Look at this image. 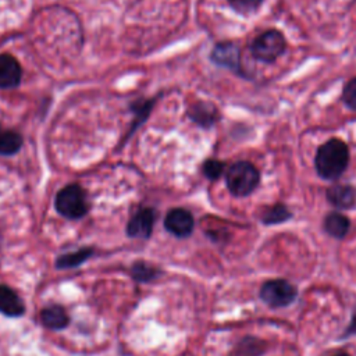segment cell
<instances>
[{
	"instance_id": "cell-5",
	"label": "cell",
	"mask_w": 356,
	"mask_h": 356,
	"mask_svg": "<svg viewBox=\"0 0 356 356\" xmlns=\"http://www.w3.org/2000/svg\"><path fill=\"white\" fill-rule=\"evenodd\" d=\"M296 288L285 280H270L260 289L261 299L273 307H284L296 298Z\"/></svg>"
},
{
	"instance_id": "cell-9",
	"label": "cell",
	"mask_w": 356,
	"mask_h": 356,
	"mask_svg": "<svg viewBox=\"0 0 356 356\" xmlns=\"http://www.w3.org/2000/svg\"><path fill=\"white\" fill-rule=\"evenodd\" d=\"M21 75L19 63L10 54H0V89L17 86Z\"/></svg>"
},
{
	"instance_id": "cell-1",
	"label": "cell",
	"mask_w": 356,
	"mask_h": 356,
	"mask_svg": "<svg viewBox=\"0 0 356 356\" xmlns=\"http://www.w3.org/2000/svg\"><path fill=\"white\" fill-rule=\"evenodd\" d=\"M349 163L348 146L339 139H330L316 154V170L324 179H337L345 172Z\"/></svg>"
},
{
	"instance_id": "cell-3",
	"label": "cell",
	"mask_w": 356,
	"mask_h": 356,
	"mask_svg": "<svg viewBox=\"0 0 356 356\" xmlns=\"http://www.w3.org/2000/svg\"><path fill=\"white\" fill-rule=\"evenodd\" d=\"M57 211L67 218H81L88 211L85 192L79 185L71 184L63 188L56 196Z\"/></svg>"
},
{
	"instance_id": "cell-22",
	"label": "cell",
	"mask_w": 356,
	"mask_h": 356,
	"mask_svg": "<svg viewBox=\"0 0 356 356\" xmlns=\"http://www.w3.org/2000/svg\"><path fill=\"white\" fill-rule=\"evenodd\" d=\"M224 170V164L218 160H207L204 164H203V174L209 178V179H217L221 172Z\"/></svg>"
},
{
	"instance_id": "cell-18",
	"label": "cell",
	"mask_w": 356,
	"mask_h": 356,
	"mask_svg": "<svg viewBox=\"0 0 356 356\" xmlns=\"http://www.w3.org/2000/svg\"><path fill=\"white\" fill-rule=\"evenodd\" d=\"M159 270L156 267H153L152 264L146 263V261H136L132 268H131V274L136 281H150L154 280L159 275Z\"/></svg>"
},
{
	"instance_id": "cell-21",
	"label": "cell",
	"mask_w": 356,
	"mask_h": 356,
	"mask_svg": "<svg viewBox=\"0 0 356 356\" xmlns=\"http://www.w3.org/2000/svg\"><path fill=\"white\" fill-rule=\"evenodd\" d=\"M342 99L345 102V104L352 108L356 110V78L350 79L342 90Z\"/></svg>"
},
{
	"instance_id": "cell-8",
	"label": "cell",
	"mask_w": 356,
	"mask_h": 356,
	"mask_svg": "<svg viewBox=\"0 0 356 356\" xmlns=\"http://www.w3.org/2000/svg\"><path fill=\"white\" fill-rule=\"evenodd\" d=\"M211 60L221 67L239 71V49L231 42H222L214 46L211 51Z\"/></svg>"
},
{
	"instance_id": "cell-4",
	"label": "cell",
	"mask_w": 356,
	"mask_h": 356,
	"mask_svg": "<svg viewBox=\"0 0 356 356\" xmlns=\"http://www.w3.org/2000/svg\"><path fill=\"white\" fill-rule=\"evenodd\" d=\"M285 38L277 29H270L259 35L252 46L250 51L254 58L263 63H273L275 61L285 50Z\"/></svg>"
},
{
	"instance_id": "cell-2",
	"label": "cell",
	"mask_w": 356,
	"mask_h": 356,
	"mask_svg": "<svg viewBox=\"0 0 356 356\" xmlns=\"http://www.w3.org/2000/svg\"><path fill=\"white\" fill-rule=\"evenodd\" d=\"M225 181L234 196H248L259 184V171L249 161H236L228 168Z\"/></svg>"
},
{
	"instance_id": "cell-15",
	"label": "cell",
	"mask_w": 356,
	"mask_h": 356,
	"mask_svg": "<svg viewBox=\"0 0 356 356\" xmlns=\"http://www.w3.org/2000/svg\"><path fill=\"white\" fill-rule=\"evenodd\" d=\"M22 146L19 134L11 129H0V154H14Z\"/></svg>"
},
{
	"instance_id": "cell-10",
	"label": "cell",
	"mask_w": 356,
	"mask_h": 356,
	"mask_svg": "<svg viewBox=\"0 0 356 356\" xmlns=\"http://www.w3.org/2000/svg\"><path fill=\"white\" fill-rule=\"evenodd\" d=\"M327 199L337 209H350L356 203V191L350 185H332L327 191Z\"/></svg>"
},
{
	"instance_id": "cell-14",
	"label": "cell",
	"mask_w": 356,
	"mask_h": 356,
	"mask_svg": "<svg viewBox=\"0 0 356 356\" xmlns=\"http://www.w3.org/2000/svg\"><path fill=\"white\" fill-rule=\"evenodd\" d=\"M349 220L341 213H330L324 220V229L334 238H343L349 231Z\"/></svg>"
},
{
	"instance_id": "cell-19",
	"label": "cell",
	"mask_w": 356,
	"mask_h": 356,
	"mask_svg": "<svg viewBox=\"0 0 356 356\" xmlns=\"http://www.w3.org/2000/svg\"><path fill=\"white\" fill-rule=\"evenodd\" d=\"M229 6L239 14H250L254 13L263 0H228Z\"/></svg>"
},
{
	"instance_id": "cell-23",
	"label": "cell",
	"mask_w": 356,
	"mask_h": 356,
	"mask_svg": "<svg viewBox=\"0 0 356 356\" xmlns=\"http://www.w3.org/2000/svg\"><path fill=\"white\" fill-rule=\"evenodd\" d=\"M337 356H349V355H346V353H341V355H337Z\"/></svg>"
},
{
	"instance_id": "cell-11",
	"label": "cell",
	"mask_w": 356,
	"mask_h": 356,
	"mask_svg": "<svg viewBox=\"0 0 356 356\" xmlns=\"http://www.w3.org/2000/svg\"><path fill=\"white\" fill-rule=\"evenodd\" d=\"M25 306L19 296L7 285H0V313L8 317L22 316Z\"/></svg>"
},
{
	"instance_id": "cell-13",
	"label": "cell",
	"mask_w": 356,
	"mask_h": 356,
	"mask_svg": "<svg viewBox=\"0 0 356 356\" xmlns=\"http://www.w3.org/2000/svg\"><path fill=\"white\" fill-rule=\"evenodd\" d=\"M40 320L47 328H51V330H61L67 327L70 321L67 312L64 310V307L58 305H51L44 307L40 313Z\"/></svg>"
},
{
	"instance_id": "cell-16",
	"label": "cell",
	"mask_w": 356,
	"mask_h": 356,
	"mask_svg": "<svg viewBox=\"0 0 356 356\" xmlns=\"http://www.w3.org/2000/svg\"><path fill=\"white\" fill-rule=\"evenodd\" d=\"M93 250L90 248H85V249H79L76 252L68 253V254H63L58 256L56 266L58 268H71V267H76L81 263H83L86 259H89L92 256Z\"/></svg>"
},
{
	"instance_id": "cell-17",
	"label": "cell",
	"mask_w": 356,
	"mask_h": 356,
	"mask_svg": "<svg viewBox=\"0 0 356 356\" xmlns=\"http://www.w3.org/2000/svg\"><path fill=\"white\" fill-rule=\"evenodd\" d=\"M288 218H291V213L284 204H274L273 207H268L261 216V221L264 224H278L286 221Z\"/></svg>"
},
{
	"instance_id": "cell-12",
	"label": "cell",
	"mask_w": 356,
	"mask_h": 356,
	"mask_svg": "<svg viewBox=\"0 0 356 356\" xmlns=\"http://www.w3.org/2000/svg\"><path fill=\"white\" fill-rule=\"evenodd\" d=\"M188 114L196 124L202 127H210L218 118V111L214 107V104L206 102H197L192 104Z\"/></svg>"
},
{
	"instance_id": "cell-20",
	"label": "cell",
	"mask_w": 356,
	"mask_h": 356,
	"mask_svg": "<svg viewBox=\"0 0 356 356\" xmlns=\"http://www.w3.org/2000/svg\"><path fill=\"white\" fill-rule=\"evenodd\" d=\"M241 356H257L263 352V345L253 338H248L242 341L238 346Z\"/></svg>"
},
{
	"instance_id": "cell-6",
	"label": "cell",
	"mask_w": 356,
	"mask_h": 356,
	"mask_svg": "<svg viewBox=\"0 0 356 356\" xmlns=\"http://www.w3.org/2000/svg\"><path fill=\"white\" fill-rule=\"evenodd\" d=\"M164 225L168 232H171L175 236L184 238L191 235L193 229V217L192 214L185 209H172L167 213Z\"/></svg>"
},
{
	"instance_id": "cell-7",
	"label": "cell",
	"mask_w": 356,
	"mask_h": 356,
	"mask_svg": "<svg viewBox=\"0 0 356 356\" xmlns=\"http://www.w3.org/2000/svg\"><path fill=\"white\" fill-rule=\"evenodd\" d=\"M154 224V210L142 209L128 222L127 234L132 238H149Z\"/></svg>"
}]
</instances>
